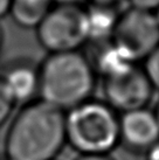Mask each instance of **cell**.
Listing matches in <instances>:
<instances>
[{
    "instance_id": "obj_11",
    "label": "cell",
    "mask_w": 159,
    "mask_h": 160,
    "mask_svg": "<svg viewBox=\"0 0 159 160\" xmlns=\"http://www.w3.org/2000/svg\"><path fill=\"white\" fill-rule=\"evenodd\" d=\"M55 4V0H11L8 15L19 27L35 29Z\"/></svg>"
},
{
    "instance_id": "obj_21",
    "label": "cell",
    "mask_w": 159,
    "mask_h": 160,
    "mask_svg": "<svg viewBox=\"0 0 159 160\" xmlns=\"http://www.w3.org/2000/svg\"><path fill=\"white\" fill-rule=\"evenodd\" d=\"M153 112H155L156 117H157V120H158V124H159V103L157 104V108H156V110Z\"/></svg>"
},
{
    "instance_id": "obj_8",
    "label": "cell",
    "mask_w": 159,
    "mask_h": 160,
    "mask_svg": "<svg viewBox=\"0 0 159 160\" xmlns=\"http://www.w3.org/2000/svg\"><path fill=\"white\" fill-rule=\"evenodd\" d=\"M6 85L18 103H28L39 93V66L27 58L8 63L3 74Z\"/></svg>"
},
{
    "instance_id": "obj_12",
    "label": "cell",
    "mask_w": 159,
    "mask_h": 160,
    "mask_svg": "<svg viewBox=\"0 0 159 160\" xmlns=\"http://www.w3.org/2000/svg\"><path fill=\"white\" fill-rule=\"evenodd\" d=\"M17 102L5 83L3 76L0 75V128L9 119Z\"/></svg>"
},
{
    "instance_id": "obj_4",
    "label": "cell",
    "mask_w": 159,
    "mask_h": 160,
    "mask_svg": "<svg viewBox=\"0 0 159 160\" xmlns=\"http://www.w3.org/2000/svg\"><path fill=\"white\" fill-rule=\"evenodd\" d=\"M35 31L40 46L49 54L81 50L89 41L82 5L55 4Z\"/></svg>"
},
{
    "instance_id": "obj_20",
    "label": "cell",
    "mask_w": 159,
    "mask_h": 160,
    "mask_svg": "<svg viewBox=\"0 0 159 160\" xmlns=\"http://www.w3.org/2000/svg\"><path fill=\"white\" fill-rule=\"evenodd\" d=\"M4 40H5V33H4L3 27L0 26V52H1V49H3V46H4Z\"/></svg>"
},
{
    "instance_id": "obj_3",
    "label": "cell",
    "mask_w": 159,
    "mask_h": 160,
    "mask_svg": "<svg viewBox=\"0 0 159 160\" xmlns=\"http://www.w3.org/2000/svg\"><path fill=\"white\" fill-rule=\"evenodd\" d=\"M66 139L80 154H108L121 144L119 117L103 101L89 99L66 112Z\"/></svg>"
},
{
    "instance_id": "obj_18",
    "label": "cell",
    "mask_w": 159,
    "mask_h": 160,
    "mask_svg": "<svg viewBox=\"0 0 159 160\" xmlns=\"http://www.w3.org/2000/svg\"><path fill=\"white\" fill-rule=\"evenodd\" d=\"M84 0H55L56 4H68V5H81Z\"/></svg>"
},
{
    "instance_id": "obj_5",
    "label": "cell",
    "mask_w": 159,
    "mask_h": 160,
    "mask_svg": "<svg viewBox=\"0 0 159 160\" xmlns=\"http://www.w3.org/2000/svg\"><path fill=\"white\" fill-rule=\"evenodd\" d=\"M111 40L130 63L144 62L159 46L158 17L129 7L121 14Z\"/></svg>"
},
{
    "instance_id": "obj_2",
    "label": "cell",
    "mask_w": 159,
    "mask_h": 160,
    "mask_svg": "<svg viewBox=\"0 0 159 160\" xmlns=\"http://www.w3.org/2000/svg\"><path fill=\"white\" fill-rule=\"evenodd\" d=\"M96 78L81 50L48 54L39 64L40 99L67 112L91 99Z\"/></svg>"
},
{
    "instance_id": "obj_17",
    "label": "cell",
    "mask_w": 159,
    "mask_h": 160,
    "mask_svg": "<svg viewBox=\"0 0 159 160\" xmlns=\"http://www.w3.org/2000/svg\"><path fill=\"white\" fill-rule=\"evenodd\" d=\"M9 5L11 0H0V20L6 15H8Z\"/></svg>"
},
{
    "instance_id": "obj_19",
    "label": "cell",
    "mask_w": 159,
    "mask_h": 160,
    "mask_svg": "<svg viewBox=\"0 0 159 160\" xmlns=\"http://www.w3.org/2000/svg\"><path fill=\"white\" fill-rule=\"evenodd\" d=\"M90 2H100V4H118L119 0H89Z\"/></svg>"
},
{
    "instance_id": "obj_1",
    "label": "cell",
    "mask_w": 159,
    "mask_h": 160,
    "mask_svg": "<svg viewBox=\"0 0 159 160\" xmlns=\"http://www.w3.org/2000/svg\"><path fill=\"white\" fill-rule=\"evenodd\" d=\"M67 144L66 112L42 99L26 103L5 139L7 160H55Z\"/></svg>"
},
{
    "instance_id": "obj_15",
    "label": "cell",
    "mask_w": 159,
    "mask_h": 160,
    "mask_svg": "<svg viewBox=\"0 0 159 160\" xmlns=\"http://www.w3.org/2000/svg\"><path fill=\"white\" fill-rule=\"evenodd\" d=\"M76 160H112L108 154H80Z\"/></svg>"
},
{
    "instance_id": "obj_22",
    "label": "cell",
    "mask_w": 159,
    "mask_h": 160,
    "mask_svg": "<svg viewBox=\"0 0 159 160\" xmlns=\"http://www.w3.org/2000/svg\"><path fill=\"white\" fill-rule=\"evenodd\" d=\"M0 160H7V159H6V158H4V159H0Z\"/></svg>"
},
{
    "instance_id": "obj_14",
    "label": "cell",
    "mask_w": 159,
    "mask_h": 160,
    "mask_svg": "<svg viewBox=\"0 0 159 160\" xmlns=\"http://www.w3.org/2000/svg\"><path fill=\"white\" fill-rule=\"evenodd\" d=\"M129 7L156 13L159 9V0H128Z\"/></svg>"
},
{
    "instance_id": "obj_13",
    "label": "cell",
    "mask_w": 159,
    "mask_h": 160,
    "mask_svg": "<svg viewBox=\"0 0 159 160\" xmlns=\"http://www.w3.org/2000/svg\"><path fill=\"white\" fill-rule=\"evenodd\" d=\"M143 70L155 91H159V46L145 58Z\"/></svg>"
},
{
    "instance_id": "obj_23",
    "label": "cell",
    "mask_w": 159,
    "mask_h": 160,
    "mask_svg": "<svg viewBox=\"0 0 159 160\" xmlns=\"http://www.w3.org/2000/svg\"><path fill=\"white\" fill-rule=\"evenodd\" d=\"M55 160H58V159H55Z\"/></svg>"
},
{
    "instance_id": "obj_10",
    "label": "cell",
    "mask_w": 159,
    "mask_h": 160,
    "mask_svg": "<svg viewBox=\"0 0 159 160\" xmlns=\"http://www.w3.org/2000/svg\"><path fill=\"white\" fill-rule=\"evenodd\" d=\"M84 9L89 41L111 39L123 12L119 9L118 4H100L89 1V5Z\"/></svg>"
},
{
    "instance_id": "obj_6",
    "label": "cell",
    "mask_w": 159,
    "mask_h": 160,
    "mask_svg": "<svg viewBox=\"0 0 159 160\" xmlns=\"http://www.w3.org/2000/svg\"><path fill=\"white\" fill-rule=\"evenodd\" d=\"M155 89L138 64H132L115 75L103 78L104 102L116 112L144 109L151 102Z\"/></svg>"
},
{
    "instance_id": "obj_16",
    "label": "cell",
    "mask_w": 159,
    "mask_h": 160,
    "mask_svg": "<svg viewBox=\"0 0 159 160\" xmlns=\"http://www.w3.org/2000/svg\"><path fill=\"white\" fill-rule=\"evenodd\" d=\"M146 160H159V140L146 152Z\"/></svg>"
},
{
    "instance_id": "obj_7",
    "label": "cell",
    "mask_w": 159,
    "mask_h": 160,
    "mask_svg": "<svg viewBox=\"0 0 159 160\" xmlns=\"http://www.w3.org/2000/svg\"><path fill=\"white\" fill-rule=\"evenodd\" d=\"M119 139L129 150L146 153L159 140V124L155 112L144 108L122 113Z\"/></svg>"
},
{
    "instance_id": "obj_9",
    "label": "cell",
    "mask_w": 159,
    "mask_h": 160,
    "mask_svg": "<svg viewBox=\"0 0 159 160\" xmlns=\"http://www.w3.org/2000/svg\"><path fill=\"white\" fill-rule=\"evenodd\" d=\"M85 46L88 47V52L84 53V55L88 58L95 74L102 78L115 75L132 66V63L122 55L111 39L89 41Z\"/></svg>"
}]
</instances>
